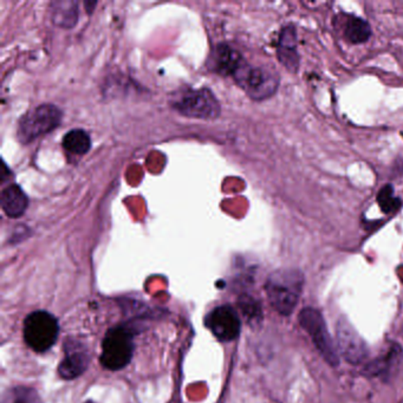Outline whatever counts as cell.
<instances>
[{
    "instance_id": "1",
    "label": "cell",
    "mask_w": 403,
    "mask_h": 403,
    "mask_svg": "<svg viewBox=\"0 0 403 403\" xmlns=\"http://www.w3.org/2000/svg\"><path fill=\"white\" fill-rule=\"evenodd\" d=\"M304 275L297 268H282L268 275L265 291L272 307L283 316H290L299 302Z\"/></svg>"
},
{
    "instance_id": "2",
    "label": "cell",
    "mask_w": 403,
    "mask_h": 403,
    "mask_svg": "<svg viewBox=\"0 0 403 403\" xmlns=\"http://www.w3.org/2000/svg\"><path fill=\"white\" fill-rule=\"evenodd\" d=\"M134 333L132 326H117L108 330L102 342L100 360L107 370L117 372L130 363L134 355Z\"/></svg>"
},
{
    "instance_id": "3",
    "label": "cell",
    "mask_w": 403,
    "mask_h": 403,
    "mask_svg": "<svg viewBox=\"0 0 403 403\" xmlns=\"http://www.w3.org/2000/svg\"><path fill=\"white\" fill-rule=\"evenodd\" d=\"M171 105L187 117L214 120L220 115V105L210 89H183L172 95Z\"/></svg>"
},
{
    "instance_id": "4",
    "label": "cell",
    "mask_w": 403,
    "mask_h": 403,
    "mask_svg": "<svg viewBox=\"0 0 403 403\" xmlns=\"http://www.w3.org/2000/svg\"><path fill=\"white\" fill-rule=\"evenodd\" d=\"M24 340L36 353L50 350L57 342L59 324L57 318L47 311H35L24 321Z\"/></svg>"
},
{
    "instance_id": "5",
    "label": "cell",
    "mask_w": 403,
    "mask_h": 403,
    "mask_svg": "<svg viewBox=\"0 0 403 403\" xmlns=\"http://www.w3.org/2000/svg\"><path fill=\"white\" fill-rule=\"evenodd\" d=\"M233 77L254 101L273 96L280 86V77L275 73L261 66H250L246 62L243 63Z\"/></svg>"
},
{
    "instance_id": "6",
    "label": "cell",
    "mask_w": 403,
    "mask_h": 403,
    "mask_svg": "<svg viewBox=\"0 0 403 403\" xmlns=\"http://www.w3.org/2000/svg\"><path fill=\"white\" fill-rule=\"evenodd\" d=\"M62 112L54 105H42L25 114L18 124V140L30 144L40 136L59 127Z\"/></svg>"
},
{
    "instance_id": "7",
    "label": "cell",
    "mask_w": 403,
    "mask_h": 403,
    "mask_svg": "<svg viewBox=\"0 0 403 403\" xmlns=\"http://www.w3.org/2000/svg\"><path fill=\"white\" fill-rule=\"evenodd\" d=\"M298 322L310 335L316 348L331 367L340 365V356L333 338L330 337L322 314L314 307H305L299 312Z\"/></svg>"
},
{
    "instance_id": "8",
    "label": "cell",
    "mask_w": 403,
    "mask_h": 403,
    "mask_svg": "<svg viewBox=\"0 0 403 403\" xmlns=\"http://www.w3.org/2000/svg\"><path fill=\"white\" fill-rule=\"evenodd\" d=\"M338 351L350 365H360L368 358V347L347 318L338 319L336 326Z\"/></svg>"
},
{
    "instance_id": "9",
    "label": "cell",
    "mask_w": 403,
    "mask_h": 403,
    "mask_svg": "<svg viewBox=\"0 0 403 403\" xmlns=\"http://www.w3.org/2000/svg\"><path fill=\"white\" fill-rule=\"evenodd\" d=\"M205 324L214 337L220 342H232L241 330V318L231 305H221L211 311Z\"/></svg>"
},
{
    "instance_id": "10",
    "label": "cell",
    "mask_w": 403,
    "mask_h": 403,
    "mask_svg": "<svg viewBox=\"0 0 403 403\" xmlns=\"http://www.w3.org/2000/svg\"><path fill=\"white\" fill-rule=\"evenodd\" d=\"M64 358L59 365V377H62L63 380H75L88 369L90 362L89 351L84 343L70 337L64 342Z\"/></svg>"
},
{
    "instance_id": "11",
    "label": "cell",
    "mask_w": 403,
    "mask_h": 403,
    "mask_svg": "<svg viewBox=\"0 0 403 403\" xmlns=\"http://www.w3.org/2000/svg\"><path fill=\"white\" fill-rule=\"evenodd\" d=\"M277 54L287 70L296 74L299 69L298 38L294 25H287L280 31Z\"/></svg>"
},
{
    "instance_id": "12",
    "label": "cell",
    "mask_w": 403,
    "mask_h": 403,
    "mask_svg": "<svg viewBox=\"0 0 403 403\" xmlns=\"http://www.w3.org/2000/svg\"><path fill=\"white\" fill-rule=\"evenodd\" d=\"M401 357H402V348L399 344H392L387 353L365 365L363 370L365 375L389 380L392 377L393 372L399 367Z\"/></svg>"
},
{
    "instance_id": "13",
    "label": "cell",
    "mask_w": 403,
    "mask_h": 403,
    "mask_svg": "<svg viewBox=\"0 0 403 403\" xmlns=\"http://www.w3.org/2000/svg\"><path fill=\"white\" fill-rule=\"evenodd\" d=\"M245 61L238 51L229 45H219L212 54V66L214 70L221 75H234Z\"/></svg>"
},
{
    "instance_id": "14",
    "label": "cell",
    "mask_w": 403,
    "mask_h": 403,
    "mask_svg": "<svg viewBox=\"0 0 403 403\" xmlns=\"http://www.w3.org/2000/svg\"><path fill=\"white\" fill-rule=\"evenodd\" d=\"M29 199L18 185H10L1 193V207L10 218H20L25 213Z\"/></svg>"
},
{
    "instance_id": "15",
    "label": "cell",
    "mask_w": 403,
    "mask_h": 403,
    "mask_svg": "<svg viewBox=\"0 0 403 403\" xmlns=\"http://www.w3.org/2000/svg\"><path fill=\"white\" fill-rule=\"evenodd\" d=\"M343 31L345 39L353 44L365 43L372 36V29L368 22L360 17L347 16Z\"/></svg>"
},
{
    "instance_id": "16",
    "label": "cell",
    "mask_w": 403,
    "mask_h": 403,
    "mask_svg": "<svg viewBox=\"0 0 403 403\" xmlns=\"http://www.w3.org/2000/svg\"><path fill=\"white\" fill-rule=\"evenodd\" d=\"M51 15H52V22L57 26L70 29L77 23V4L75 1H56V3H52Z\"/></svg>"
},
{
    "instance_id": "17",
    "label": "cell",
    "mask_w": 403,
    "mask_h": 403,
    "mask_svg": "<svg viewBox=\"0 0 403 403\" xmlns=\"http://www.w3.org/2000/svg\"><path fill=\"white\" fill-rule=\"evenodd\" d=\"M63 148L75 155H83L90 151L91 139L86 130L73 129L63 137Z\"/></svg>"
},
{
    "instance_id": "18",
    "label": "cell",
    "mask_w": 403,
    "mask_h": 403,
    "mask_svg": "<svg viewBox=\"0 0 403 403\" xmlns=\"http://www.w3.org/2000/svg\"><path fill=\"white\" fill-rule=\"evenodd\" d=\"M0 403H42V400L35 389L20 386L8 389L1 396Z\"/></svg>"
},
{
    "instance_id": "19",
    "label": "cell",
    "mask_w": 403,
    "mask_h": 403,
    "mask_svg": "<svg viewBox=\"0 0 403 403\" xmlns=\"http://www.w3.org/2000/svg\"><path fill=\"white\" fill-rule=\"evenodd\" d=\"M377 202L384 213H392L394 211L399 210L401 206V200L395 197L394 188L390 185L381 188L380 193L377 195Z\"/></svg>"
},
{
    "instance_id": "20",
    "label": "cell",
    "mask_w": 403,
    "mask_h": 403,
    "mask_svg": "<svg viewBox=\"0 0 403 403\" xmlns=\"http://www.w3.org/2000/svg\"><path fill=\"white\" fill-rule=\"evenodd\" d=\"M241 307L248 321L259 322L260 319H261L260 305L252 297H243L241 301Z\"/></svg>"
}]
</instances>
